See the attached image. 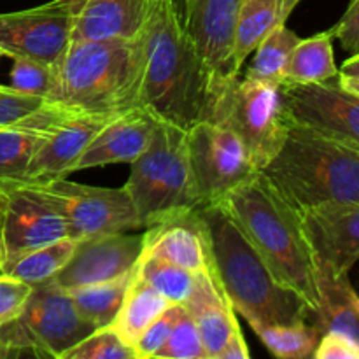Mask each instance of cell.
I'll list each match as a JSON object with an SVG mask.
<instances>
[{
	"label": "cell",
	"instance_id": "cell-1",
	"mask_svg": "<svg viewBox=\"0 0 359 359\" xmlns=\"http://www.w3.org/2000/svg\"><path fill=\"white\" fill-rule=\"evenodd\" d=\"M137 37L142 49L140 107L184 130L216 121L226 91L167 0H147Z\"/></svg>",
	"mask_w": 359,
	"mask_h": 359
},
{
	"label": "cell",
	"instance_id": "cell-2",
	"mask_svg": "<svg viewBox=\"0 0 359 359\" xmlns=\"http://www.w3.org/2000/svg\"><path fill=\"white\" fill-rule=\"evenodd\" d=\"M210 269L235 312L251 325H290L311 319L298 293L284 286L223 203L198 207Z\"/></svg>",
	"mask_w": 359,
	"mask_h": 359
},
{
	"label": "cell",
	"instance_id": "cell-3",
	"mask_svg": "<svg viewBox=\"0 0 359 359\" xmlns=\"http://www.w3.org/2000/svg\"><path fill=\"white\" fill-rule=\"evenodd\" d=\"M273 276L298 293L314 314L321 302L319 269L305 231L302 212L256 172L223 200Z\"/></svg>",
	"mask_w": 359,
	"mask_h": 359
},
{
	"label": "cell",
	"instance_id": "cell-4",
	"mask_svg": "<svg viewBox=\"0 0 359 359\" xmlns=\"http://www.w3.org/2000/svg\"><path fill=\"white\" fill-rule=\"evenodd\" d=\"M142 49L133 39H70L51 63L46 100L83 114L119 116L140 107Z\"/></svg>",
	"mask_w": 359,
	"mask_h": 359
},
{
	"label": "cell",
	"instance_id": "cell-5",
	"mask_svg": "<svg viewBox=\"0 0 359 359\" xmlns=\"http://www.w3.org/2000/svg\"><path fill=\"white\" fill-rule=\"evenodd\" d=\"M263 174L300 212L326 203H359V153L293 121Z\"/></svg>",
	"mask_w": 359,
	"mask_h": 359
},
{
	"label": "cell",
	"instance_id": "cell-6",
	"mask_svg": "<svg viewBox=\"0 0 359 359\" xmlns=\"http://www.w3.org/2000/svg\"><path fill=\"white\" fill-rule=\"evenodd\" d=\"M186 132L161 121L149 147L130 163V177L123 188L142 228L202 207L189 167Z\"/></svg>",
	"mask_w": 359,
	"mask_h": 359
},
{
	"label": "cell",
	"instance_id": "cell-7",
	"mask_svg": "<svg viewBox=\"0 0 359 359\" xmlns=\"http://www.w3.org/2000/svg\"><path fill=\"white\" fill-rule=\"evenodd\" d=\"M55 279L32 286L20 314L0 325V358H55L95 332Z\"/></svg>",
	"mask_w": 359,
	"mask_h": 359
},
{
	"label": "cell",
	"instance_id": "cell-8",
	"mask_svg": "<svg viewBox=\"0 0 359 359\" xmlns=\"http://www.w3.org/2000/svg\"><path fill=\"white\" fill-rule=\"evenodd\" d=\"M216 121L242 140L252 163L263 170L283 147L293 119L280 84L245 76L238 77L223 95Z\"/></svg>",
	"mask_w": 359,
	"mask_h": 359
},
{
	"label": "cell",
	"instance_id": "cell-9",
	"mask_svg": "<svg viewBox=\"0 0 359 359\" xmlns=\"http://www.w3.org/2000/svg\"><path fill=\"white\" fill-rule=\"evenodd\" d=\"M28 184L63 217L69 235L77 241L142 228L125 188L81 184L67 177Z\"/></svg>",
	"mask_w": 359,
	"mask_h": 359
},
{
	"label": "cell",
	"instance_id": "cell-10",
	"mask_svg": "<svg viewBox=\"0 0 359 359\" xmlns=\"http://www.w3.org/2000/svg\"><path fill=\"white\" fill-rule=\"evenodd\" d=\"M193 181L202 205L219 203L259 172L242 140L219 121H202L186 132Z\"/></svg>",
	"mask_w": 359,
	"mask_h": 359
},
{
	"label": "cell",
	"instance_id": "cell-11",
	"mask_svg": "<svg viewBox=\"0 0 359 359\" xmlns=\"http://www.w3.org/2000/svg\"><path fill=\"white\" fill-rule=\"evenodd\" d=\"M62 237H70L67 223L28 182L0 179V272Z\"/></svg>",
	"mask_w": 359,
	"mask_h": 359
},
{
	"label": "cell",
	"instance_id": "cell-12",
	"mask_svg": "<svg viewBox=\"0 0 359 359\" xmlns=\"http://www.w3.org/2000/svg\"><path fill=\"white\" fill-rule=\"evenodd\" d=\"M291 119L359 153V95L339 77L314 84L280 86Z\"/></svg>",
	"mask_w": 359,
	"mask_h": 359
},
{
	"label": "cell",
	"instance_id": "cell-13",
	"mask_svg": "<svg viewBox=\"0 0 359 359\" xmlns=\"http://www.w3.org/2000/svg\"><path fill=\"white\" fill-rule=\"evenodd\" d=\"M76 14L67 0L0 14V51L9 58L55 63L72 39Z\"/></svg>",
	"mask_w": 359,
	"mask_h": 359
},
{
	"label": "cell",
	"instance_id": "cell-14",
	"mask_svg": "<svg viewBox=\"0 0 359 359\" xmlns=\"http://www.w3.org/2000/svg\"><path fill=\"white\" fill-rule=\"evenodd\" d=\"M241 0H186L184 28L224 91L238 79L233 32Z\"/></svg>",
	"mask_w": 359,
	"mask_h": 359
},
{
	"label": "cell",
	"instance_id": "cell-15",
	"mask_svg": "<svg viewBox=\"0 0 359 359\" xmlns=\"http://www.w3.org/2000/svg\"><path fill=\"white\" fill-rule=\"evenodd\" d=\"M302 217L319 272L347 276L359 262V203H326Z\"/></svg>",
	"mask_w": 359,
	"mask_h": 359
},
{
	"label": "cell",
	"instance_id": "cell-16",
	"mask_svg": "<svg viewBox=\"0 0 359 359\" xmlns=\"http://www.w3.org/2000/svg\"><path fill=\"white\" fill-rule=\"evenodd\" d=\"M142 255V233H102L81 238L72 258L55 277L63 290L128 276Z\"/></svg>",
	"mask_w": 359,
	"mask_h": 359
},
{
	"label": "cell",
	"instance_id": "cell-17",
	"mask_svg": "<svg viewBox=\"0 0 359 359\" xmlns=\"http://www.w3.org/2000/svg\"><path fill=\"white\" fill-rule=\"evenodd\" d=\"M116 116L72 112L56 125L39 146L21 181L46 182L72 174L74 165L91 140Z\"/></svg>",
	"mask_w": 359,
	"mask_h": 359
},
{
	"label": "cell",
	"instance_id": "cell-18",
	"mask_svg": "<svg viewBox=\"0 0 359 359\" xmlns=\"http://www.w3.org/2000/svg\"><path fill=\"white\" fill-rule=\"evenodd\" d=\"M161 119L144 107L116 116L84 149L74 170L132 163L149 147Z\"/></svg>",
	"mask_w": 359,
	"mask_h": 359
},
{
	"label": "cell",
	"instance_id": "cell-19",
	"mask_svg": "<svg viewBox=\"0 0 359 359\" xmlns=\"http://www.w3.org/2000/svg\"><path fill=\"white\" fill-rule=\"evenodd\" d=\"M182 305L198 328L207 359H221L231 340L242 332L235 318V309L212 269L196 272L195 287Z\"/></svg>",
	"mask_w": 359,
	"mask_h": 359
},
{
	"label": "cell",
	"instance_id": "cell-20",
	"mask_svg": "<svg viewBox=\"0 0 359 359\" xmlns=\"http://www.w3.org/2000/svg\"><path fill=\"white\" fill-rule=\"evenodd\" d=\"M140 256H154L195 273L209 270V249L198 209L147 226Z\"/></svg>",
	"mask_w": 359,
	"mask_h": 359
},
{
	"label": "cell",
	"instance_id": "cell-21",
	"mask_svg": "<svg viewBox=\"0 0 359 359\" xmlns=\"http://www.w3.org/2000/svg\"><path fill=\"white\" fill-rule=\"evenodd\" d=\"M147 0H88L76 16L72 39H133L146 16Z\"/></svg>",
	"mask_w": 359,
	"mask_h": 359
},
{
	"label": "cell",
	"instance_id": "cell-22",
	"mask_svg": "<svg viewBox=\"0 0 359 359\" xmlns=\"http://www.w3.org/2000/svg\"><path fill=\"white\" fill-rule=\"evenodd\" d=\"M297 6V0H241L233 32V67L238 76L256 46L286 23Z\"/></svg>",
	"mask_w": 359,
	"mask_h": 359
},
{
	"label": "cell",
	"instance_id": "cell-23",
	"mask_svg": "<svg viewBox=\"0 0 359 359\" xmlns=\"http://www.w3.org/2000/svg\"><path fill=\"white\" fill-rule=\"evenodd\" d=\"M318 311L312 314V323L323 333L337 332L351 337L359 346V305L358 293L347 276L333 277L319 272Z\"/></svg>",
	"mask_w": 359,
	"mask_h": 359
},
{
	"label": "cell",
	"instance_id": "cell-24",
	"mask_svg": "<svg viewBox=\"0 0 359 359\" xmlns=\"http://www.w3.org/2000/svg\"><path fill=\"white\" fill-rule=\"evenodd\" d=\"M74 111L42 97L0 86V128H28L49 133Z\"/></svg>",
	"mask_w": 359,
	"mask_h": 359
},
{
	"label": "cell",
	"instance_id": "cell-25",
	"mask_svg": "<svg viewBox=\"0 0 359 359\" xmlns=\"http://www.w3.org/2000/svg\"><path fill=\"white\" fill-rule=\"evenodd\" d=\"M170 305L172 304L163 294H160L146 280L140 279L133 270L130 286L111 326L133 349L135 342L149 328L151 323L156 321Z\"/></svg>",
	"mask_w": 359,
	"mask_h": 359
},
{
	"label": "cell",
	"instance_id": "cell-26",
	"mask_svg": "<svg viewBox=\"0 0 359 359\" xmlns=\"http://www.w3.org/2000/svg\"><path fill=\"white\" fill-rule=\"evenodd\" d=\"M335 77H339V67L333 53V35L326 30L298 41L284 72L283 84H314Z\"/></svg>",
	"mask_w": 359,
	"mask_h": 359
},
{
	"label": "cell",
	"instance_id": "cell-27",
	"mask_svg": "<svg viewBox=\"0 0 359 359\" xmlns=\"http://www.w3.org/2000/svg\"><path fill=\"white\" fill-rule=\"evenodd\" d=\"M132 277L133 272L128 276L118 277V279L88 284V286L72 287V290L65 291L72 298L77 312L90 325H93L95 328H104V326H111L118 316Z\"/></svg>",
	"mask_w": 359,
	"mask_h": 359
},
{
	"label": "cell",
	"instance_id": "cell-28",
	"mask_svg": "<svg viewBox=\"0 0 359 359\" xmlns=\"http://www.w3.org/2000/svg\"><path fill=\"white\" fill-rule=\"evenodd\" d=\"M77 242L79 241L74 237H62L58 241L49 242L18 258L6 270H2V273H7L30 286L55 279L62 272L63 266L70 262Z\"/></svg>",
	"mask_w": 359,
	"mask_h": 359
},
{
	"label": "cell",
	"instance_id": "cell-29",
	"mask_svg": "<svg viewBox=\"0 0 359 359\" xmlns=\"http://www.w3.org/2000/svg\"><path fill=\"white\" fill-rule=\"evenodd\" d=\"M263 346L277 358L305 359L314 356L321 332L311 319L290 323V325H251Z\"/></svg>",
	"mask_w": 359,
	"mask_h": 359
},
{
	"label": "cell",
	"instance_id": "cell-30",
	"mask_svg": "<svg viewBox=\"0 0 359 359\" xmlns=\"http://www.w3.org/2000/svg\"><path fill=\"white\" fill-rule=\"evenodd\" d=\"M300 37L286 23L273 28L252 51V62L245 76L259 81L283 84L284 72L290 63L291 53L298 44Z\"/></svg>",
	"mask_w": 359,
	"mask_h": 359
},
{
	"label": "cell",
	"instance_id": "cell-31",
	"mask_svg": "<svg viewBox=\"0 0 359 359\" xmlns=\"http://www.w3.org/2000/svg\"><path fill=\"white\" fill-rule=\"evenodd\" d=\"M135 273L170 304H184L195 287L196 273L154 256H140Z\"/></svg>",
	"mask_w": 359,
	"mask_h": 359
},
{
	"label": "cell",
	"instance_id": "cell-32",
	"mask_svg": "<svg viewBox=\"0 0 359 359\" xmlns=\"http://www.w3.org/2000/svg\"><path fill=\"white\" fill-rule=\"evenodd\" d=\"M46 137L28 128H0V179L21 181Z\"/></svg>",
	"mask_w": 359,
	"mask_h": 359
},
{
	"label": "cell",
	"instance_id": "cell-33",
	"mask_svg": "<svg viewBox=\"0 0 359 359\" xmlns=\"http://www.w3.org/2000/svg\"><path fill=\"white\" fill-rule=\"evenodd\" d=\"M63 359H135V353L112 326H104L67 351Z\"/></svg>",
	"mask_w": 359,
	"mask_h": 359
},
{
	"label": "cell",
	"instance_id": "cell-34",
	"mask_svg": "<svg viewBox=\"0 0 359 359\" xmlns=\"http://www.w3.org/2000/svg\"><path fill=\"white\" fill-rule=\"evenodd\" d=\"M154 358L160 359H207V353L203 349L202 339H200L198 328L189 316V312L182 311L181 318L175 323L170 337L156 353Z\"/></svg>",
	"mask_w": 359,
	"mask_h": 359
},
{
	"label": "cell",
	"instance_id": "cell-35",
	"mask_svg": "<svg viewBox=\"0 0 359 359\" xmlns=\"http://www.w3.org/2000/svg\"><path fill=\"white\" fill-rule=\"evenodd\" d=\"M11 86L23 93L46 98L51 86V65L32 58H13Z\"/></svg>",
	"mask_w": 359,
	"mask_h": 359
},
{
	"label": "cell",
	"instance_id": "cell-36",
	"mask_svg": "<svg viewBox=\"0 0 359 359\" xmlns=\"http://www.w3.org/2000/svg\"><path fill=\"white\" fill-rule=\"evenodd\" d=\"M184 305L181 304H172L156 321L151 323L149 328L140 335L133 346V353H135V359H151L156 356L158 351L165 346V342L170 337L172 330H174L175 323L181 318Z\"/></svg>",
	"mask_w": 359,
	"mask_h": 359
},
{
	"label": "cell",
	"instance_id": "cell-37",
	"mask_svg": "<svg viewBox=\"0 0 359 359\" xmlns=\"http://www.w3.org/2000/svg\"><path fill=\"white\" fill-rule=\"evenodd\" d=\"M30 284H25L0 272V325L20 314L30 297Z\"/></svg>",
	"mask_w": 359,
	"mask_h": 359
},
{
	"label": "cell",
	"instance_id": "cell-38",
	"mask_svg": "<svg viewBox=\"0 0 359 359\" xmlns=\"http://www.w3.org/2000/svg\"><path fill=\"white\" fill-rule=\"evenodd\" d=\"M316 359H359V346L351 337L337 332L323 333L314 351Z\"/></svg>",
	"mask_w": 359,
	"mask_h": 359
},
{
	"label": "cell",
	"instance_id": "cell-39",
	"mask_svg": "<svg viewBox=\"0 0 359 359\" xmlns=\"http://www.w3.org/2000/svg\"><path fill=\"white\" fill-rule=\"evenodd\" d=\"M330 32L346 51L351 55L359 53V0H351L344 16L335 27L330 28Z\"/></svg>",
	"mask_w": 359,
	"mask_h": 359
},
{
	"label": "cell",
	"instance_id": "cell-40",
	"mask_svg": "<svg viewBox=\"0 0 359 359\" xmlns=\"http://www.w3.org/2000/svg\"><path fill=\"white\" fill-rule=\"evenodd\" d=\"M339 76L359 77V53H354V55H351V58L344 62L342 69L339 70Z\"/></svg>",
	"mask_w": 359,
	"mask_h": 359
},
{
	"label": "cell",
	"instance_id": "cell-41",
	"mask_svg": "<svg viewBox=\"0 0 359 359\" xmlns=\"http://www.w3.org/2000/svg\"><path fill=\"white\" fill-rule=\"evenodd\" d=\"M339 81H340V84H342L344 88H347V90L353 91V93L359 95V77L339 76Z\"/></svg>",
	"mask_w": 359,
	"mask_h": 359
},
{
	"label": "cell",
	"instance_id": "cell-42",
	"mask_svg": "<svg viewBox=\"0 0 359 359\" xmlns=\"http://www.w3.org/2000/svg\"><path fill=\"white\" fill-rule=\"evenodd\" d=\"M168 4L172 6V9H174V13L177 14L179 21L182 23V27H184V9H186V0H167Z\"/></svg>",
	"mask_w": 359,
	"mask_h": 359
},
{
	"label": "cell",
	"instance_id": "cell-43",
	"mask_svg": "<svg viewBox=\"0 0 359 359\" xmlns=\"http://www.w3.org/2000/svg\"><path fill=\"white\" fill-rule=\"evenodd\" d=\"M86 2H88V0H67V4H69V7L72 9V13L76 14V16L79 14V11L83 9L84 4H86Z\"/></svg>",
	"mask_w": 359,
	"mask_h": 359
},
{
	"label": "cell",
	"instance_id": "cell-44",
	"mask_svg": "<svg viewBox=\"0 0 359 359\" xmlns=\"http://www.w3.org/2000/svg\"><path fill=\"white\" fill-rule=\"evenodd\" d=\"M2 56H4V53H2V51H0V58H2Z\"/></svg>",
	"mask_w": 359,
	"mask_h": 359
},
{
	"label": "cell",
	"instance_id": "cell-45",
	"mask_svg": "<svg viewBox=\"0 0 359 359\" xmlns=\"http://www.w3.org/2000/svg\"><path fill=\"white\" fill-rule=\"evenodd\" d=\"M302 2V0H297V4H300Z\"/></svg>",
	"mask_w": 359,
	"mask_h": 359
},
{
	"label": "cell",
	"instance_id": "cell-46",
	"mask_svg": "<svg viewBox=\"0 0 359 359\" xmlns=\"http://www.w3.org/2000/svg\"><path fill=\"white\" fill-rule=\"evenodd\" d=\"M358 305H359V294H358Z\"/></svg>",
	"mask_w": 359,
	"mask_h": 359
}]
</instances>
